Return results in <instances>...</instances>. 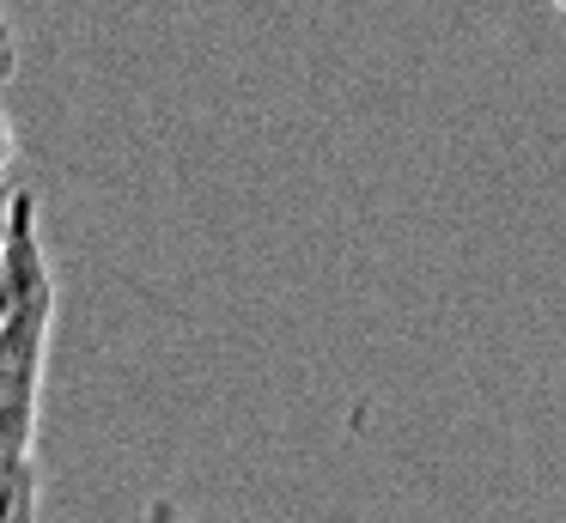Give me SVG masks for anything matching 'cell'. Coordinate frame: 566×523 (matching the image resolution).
Listing matches in <instances>:
<instances>
[{
    "label": "cell",
    "mask_w": 566,
    "mask_h": 523,
    "mask_svg": "<svg viewBox=\"0 0 566 523\" xmlns=\"http://www.w3.org/2000/svg\"><path fill=\"white\" fill-rule=\"evenodd\" d=\"M19 80V31H13V12L0 0V85Z\"/></svg>",
    "instance_id": "3957f363"
},
{
    "label": "cell",
    "mask_w": 566,
    "mask_h": 523,
    "mask_svg": "<svg viewBox=\"0 0 566 523\" xmlns=\"http://www.w3.org/2000/svg\"><path fill=\"white\" fill-rule=\"evenodd\" d=\"M0 250H7V195H0Z\"/></svg>",
    "instance_id": "8992f818"
},
{
    "label": "cell",
    "mask_w": 566,
    "mask_h": 523,
    "mask_svg": "<svg viewBox=\"0 0 566 523\" xmlns=\"http://www.w3.org/2000/svg\"><path fill=\"white\" fill-rule=\"evenodd\" d=\"M43 469L38 450H0V523H38Z\"/></svg>",
    "instance_id": "7a4b0ae2"
},
{
    "label": "cell",
    "mask_w": 566,
    "mask_h": 523,
    "mask_svg": "<svg viewBox=\"0 0 566 523\" xmlns=\"http://www.w3.org/2000/svg\"><path fill=\"white\" fill-rule=\"evenodd\" d=\"M140 523H196V517H189V511L177 505L171 493H153L147 505H140Z\"/></svg>",
    "instance_id": "277c9868"
},
{
    "label": "cell",
    "mask_w": 566,
    "mask_h": 523,
    "mask_svg": "<svg viewBox=\"0 0 566 523\" xmlns=\"http://www.w3.org/2000/svg\"><path fill=\"white\" fill-rule=\"evenodd\" d=\"M55 341V262L31 189H7L0 250V450H38Z\"/></svg>",
    "instance_id": "6da1fadb"
},
{
    "label": "cell",
    "mask_w": 566,
    "mask_h": 523,
    "mask_svg": "<svg viewBox=\"0 0 566 523\" xmlns=\"http://www.w3.org/2000/svg\"><path fill=\"white\" fill-rule=\"evenodd\" d=\"M13 158H19V134H13V116L0 109V189H7V177H13Z\"/></svg>",
    "instance_id": "5b68a950"
}]
</instances>
